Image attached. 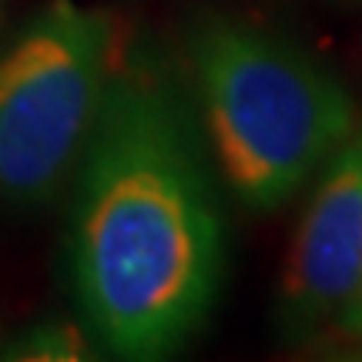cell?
<instances>
[{"mask_svg": "<svg viewBox=\"0 0 362 362\" xmlns=\"http://www.w3.org/2000/svg\"><path fill=\"white\" fill-rule=\"evenodd\" d=\"M11 359H78L81 336L71 325H40L30 336H24L11 352Z\"/></svg>", "mask_w": 362, "mask_h": 362, "instance_id": "5b68a950", "label": "cell"}, {"mask_svg": "<svg viewBox=\"0 0 362 362\" xmlns=\"http://www.w3.org/2000/svg\"><path fill=\"white\" fill-rule=\"evenodd\" d=\"M81 161L71 279L84 319L115 356H168L205 322L221 275L188 117L158 78L117 71Z\"/></svg>", "mask_w": 362, "mask_h": 362, "instance_id": "6da1fadb", "label": "cell"}, {"mask_svg": "<svg viewBox=\"0 0 362 362\" xmlns=\"http://www.w3.org/2000/svg\"><path fill=\"white\" fill-rule=\"evenodd\" d=\"M339 329L346 332L349 339H356V342H362V279H359V288H356V296L349 298V305L339 312Z\"/></svg>", "mask_w": 362, "mask_h": 362, "instance_id": "8992f818", "label": "cell"}, {"mask_svg": "<svg viewBox=\"0 0 362 362\" xmlns=\"http://www.w3.org/2000/svg\"><path fill=\"white\" fill-rule=\"evenodd\" d=\"M362 279V138L332 155L302 215L282 275V309L292 325H312L349 305Z\"/></svg>", "mask_w": 362, "mask_h": 362, "instance_id": "277c9868", "label": "cell"}, {"mask_svg": "<svg viewBox=\"0 0 362 362\" xmlns=\"http://www.w3.org/2000/svg\"><path fill=\"white\" fill-rule=\"evenodd\" d=\"M0 4H4V0H0Z\"/></svg>", "mask_w": 362, "mask_h": 362, "instance_id": "52a82bcc", "label": "cell"}, {"mask_svg": "<svg viewBox=\"0 0 362 362\" xmlns=\"http://www.w3.org/2000/svg\"><path fill=\"white\" fill-rule=\"evenodd\" d=\"M115 78V21L54 0L0 57V198L47 202L74 171Z\"/></svg>", "mask_w": 362, "mask_h": 362, "instance_id": "3957f363", "label": "cell"}, {"mask_svg": "<svg viewBox=\"0 0 362 362\" xmlns=\"http://www.w3.org/2000/svg\"><path fill=\"white\" fill-rule=\"evenodd\" d=\"M192 67L218 165L248 208L285 205L352 138L342 84L245 21L198 27Z\"/></svg>", "mask_w": 362, "mask_h": 362, "instance_id": "7a4b0ae2", "label": "cell"}]
</instances>
